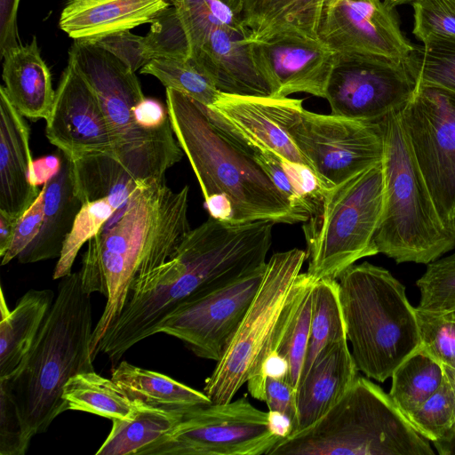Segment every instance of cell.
Wrapping results in <instances>:
<instances>
[{
    "instance_id": "1",
    "label": "cell",
    "mask_w": 455,
    "mask_h": 455,
    "mask_svg": "<svg viewBox=\"0 0 455 455\" xmlns=\"http://www.w3.org/2000/svg\"><path fill=\"white\" fill-rule=\"evenodd\" d=\"M189 188L172 190L164 180L140 184L127 205L113 216L87 243L80 271L84 290L106 299L93 327L91 355L125 306L131 288L142 275L166 262L191 229Z\"/></svg>"
},
{
    "instance_id": "2",
    "label": "cell",
    "mask_w": 455,
    "mask_h": 455,
    "mask_svg": "<svg viewBox=\"0 0 455 455\" xmlns=\"http://www.w3.org/2000/svg\"><path fill=\"white\" fill-rule=\"evenodd\" d=\"M91 294L80 271L62 277L30 349L8 378L0 379L15 403L27 437L44 433L67 411L63 389L74 375L93 371Z\"/></svg>"
},
{
    "instance_id": "3",
    "label": "cell",
    "mask_w": 455,
    "mask_h": 455,
    "mask_svg": "<svg viewBox=\"0 0 455 455\" xmlns=\"http://www.w3.org/2000/svg\"><path fill=\"white\" fill-rule=\"evenodd\" d=\"M171 124L200 185L204 198L220 196L234 209L235 223L299 220L267 174L208 116L204 105L166 88Z\"/></svg>"
},
{
    "instance_id": "4",
    "label": "cell",
    "mask_w": 455,
    "mask_h": 455,
    "mask_svg": "<svg viewBox=\"0 0 455 455\" xmlns=\"http://www.w3.org/2000/svg\"><path fill=\"white\" fill-rule=\"evenodd\" d=\"M337 280L356 367L384 382L419 346L416 307L388 270L367 261L353 264Z\"/></svg>"
},
{
    "instance_id": "5",
    "label": "cell",
    "mask_w": 455,
    "mask_h": 455,
    "mask_svg": "<svg viewBox=\"0 0 455 455\" xmlns=\"http://www.w3.org/2000/svg\"><path fill=\"white\" fill-rule=\"evenodd\" d=\"M390 395L357 376L307 428L281 437L267 455H434Z\"/></svg>"
},
{
    "instance_id": "6",
    "label": "cell",
    "mask_w": 455,
    "mask_h": 455,
    "mask_svg": "<svg viewBox=\"0 0 455 455\" xmlns=\"http://www.w3.org/2000/svg\"><path fill=\"white\" fill-rule=\"evenodd\" d=\"M400 109L379 120L383 142L385 196L374 236L379 253L396 263L428 264L455 247L415 161L400 121Z\"/></svg>"
},
{
    "instance_id": "7",
    "label": "cell",
    "mask_w": 455,
    "mask_h": 455,
    "mask_svg": "<svg viewBox=\"0 0 455 455\" xmlns=\"http://www.w3.org/2000/svg\"><path fill=\"white\" fill-rule=\"evenodd\" d=\"M68 61L95 92L117 144L116 159L137 180H164L183 150L172 124L160 130L140 127L133 108L144 100L140 84L116 56L90 41L75 40Z\"/></svg>"
},
{
    "instance_id": "8",
    "label": "cell",
    "mask_w": 455,
    "mask_h": 455,
    "mask_svg": "<svg viewBox=\"0 0 455 455\" xmlns=\"http://www.w3.org/2000/svg\"><path fill=\"white\" fill-rule=\"evenodd\" d=\"M384 196L382 161L330 188L302 223L307 273L317 280L338 279L358 259L378 254L374 236Z\"/></svg>"
},
{
    "instance_id": "9",
    "label": "cell",
    "mask_w": 455,
    "mask_h": 455,
    "mask_svg": "<svg viewBox=\"0 0 455 455\" xmlns=\"http://www.w3.org/2000/svg\"><path fill=\"white\" fill-rule=\"evenodd\" d=\"M306 251L291 249L267 260L263 279L244 317L212 373L204 393L213 403L233 400L267 347L296 288Z\"/></svg>"
},
{
    "instance_id": "10",
    "label": "cell",
    "mask_w": 455,
    "mask_h": 455,
    "mask_svg": "<svg viewBox=\"0 0 455 455\" xmlns=\"http://www.w3.org/2000/svg\"><path fill=\"white\" fill-rule=\"evenodd\" d=\"M280 438L270 430L268 412L243 395L187 410L169 432L138 455H267Z\"/></svg>"
},
{
    "instance_id": "11",
    "label": "cell",
    "mask_w": 455,
    "mask_h": 455,
    "mask_svg": "<svg viewBox=\"0 0 455 455\" xmlns=\"http://www.w3.org/2000/svg\"><path fill=\"white\" fill-rule=\"evenodd\" d=\"M399 114L440 219L455 233V94L417 84Z\"/></svg>"
},
{
    "instance_id": "12",
    "label": "cell",
    "mask_w": 455,
    "mask_h": 455,
    "mask_svg": "<svg viewBox=\"0 0 455 455\" xmlns=\"http://www.w3.org/2000/svg\"><path fill=\"white\" fill-rule=\"evenodd\" d=\"M288 132L328 188L383 159L384 142L378 121L317 114L303 108L288 126Z\"/></svg>"
},
{
    "instance_id": "13",
    "label": "cell",
    "mask_w": 455,
    "mask_h": 455,
    "mask_svg": "<svg viewBox=\"0 0 455 455\" xmlns=\"http://www.w3.org/2000/svg\"><path fill=\"white\" fill-rule=\"evenodd\" d=\"M416 86L405 59L335 52L324 98L331 115L377 122L401 109Z\"/></svg>"
},
{
    "instance_id": "14",
    "label": "cell",
    "mask_w": 455,
    "mask_h": 455,
    "mask_svg": "<svg viewBox=\"0 0 455 455\" xmlns=\"http://www.w3.org/2000/svg\"><path fill=\"white\" fill-rule=\"evenodd\" d=\"M265 269L185 301L158 325L156 333L175 337L196 356L218 362L257 293Z\"/></svg>"
},
{
    "instance_id": "15",
    "label": "cell",
    "mask_w": 455,
    "mask_h": 455,
    "mask_svg": "<svg viewBox=\"0 0 455 455\" xmlns=\"http://www.w3.org/2000/svg\"><path fill=\"white\" fill-rule=\"evenodd\" d=\"M302 103V100L289 97L220 92L213 105L204 108L209 117L247 152L251 148L269 150L311 168L288 132V126L303 108Z\"/></svg>"
},
{
    "instance_id": "16",
    "label": "cell",
    "mask_w": 455,
    "mask_h": 455,
    "mask_svg": "<svg viewBox=\"0 0 455 455\" xmlns=\"http://www.w3.org/2000/svg\"><path fill=\"white\" fill-rule=\"evenodd\" d=\"M45 121L48 140L72 160L90 155L116 157V140L100 100L69 61Z\"/></svg>"
},
{
    "instance_id": "17",
    "label": "cell",
    "mask_w": 455,
    "mask_h": 455,
    "mask_svg": "<svg viewBox=\"0 0 455 455\" xmlns=\"http://www.w3.org/2000/svg\"><path fill=\"white\" fill-rule=\"evenodd\" d=\"M318 38L335 52L406 59L414 46L394 9L381 0H339L325 12Z\"/></svg>"
},
{
    "instance_id": "18",
    "label": "cell",
    "mask_w": 455,
    "mask_h": 455,
    "mask_svg": "<svg viewBox=\"0 0 455 455\" xmlns=\"http://www.w3.org/2000/svg\"><path fill=\"white\" fill-rule=\"evenodd\" d=\"M253 61L272 97L306 92L324 98L335 52L320 39L284 35L251 41Z\"/></svg>"
},
{
    "instance_id": "19",
    "label": "cell",
    "mask_w": 455,
    "mask_h": 455,
    "mask_svg": "<svg viewBox=\"0 0 455 455\" xmlns=\"http://www.w3.org/2000/svg\"><path fill=\"white\" fill-rule=\"evenodd\" d=\"M0 87V212L19 219L40 191L31 182L33 159L29 130Z\"/></svg>"
},
{
    "instance_id": "20",
    "label": "cell",
    "mask_w": 455,
    "mask_h": 455,
    "mask_svg": "<svg viewBox=\"0 0 455 455\" xmlns=\"http://www.w3.org/2000/svg\"><path fill=\"white\" fill-rule=\"evenodd\" d=\"M169 6L165 0H68L59 26L74 40L95 41L152 23Z\"/></svg>"
},
{
    "instance_id": "21",
    "label": "cell",
    "mask_w": 455,
    "mask_h": 455,
    "mask_svg": "<svg viewBox=\"0 0 455 455\" xmlns=\"http://www.w3.org/2000/svg\"><path fill=\"white\" fill-rule=\"evenodd\" d=\"M357 371L347 339L331 346L313 364L297 389V423L291 435L307 428L324 415L353 385Z\"/></svg>"
},
{
    "instance_id": "22",
    "label": "cell",
    "mask_w": 455,
    "mask_h": 455,
    "mask_svg": "<svg viewBox=\"0 0 455 455\" xmlns=\"http://www.w3.org/2000/svg\"><path fill=\"white\" fill-rule=\"evenodd\" d=\"M58 172L44 184V219L35 240L17 257L20 263L59 259L82 202L75 190L72 160L60 152Z\"/></svg>"
},
{
    "instance_id": "23",
    "label": "cell",
    "mask_w": 455,
    "mask_h": 455,
    "mask_svg": "<svg viewBox=\"0 0 455 455\" xmlns=\"http://www.w3.org/2000/svg\"><path fill=\"white\" fill-rule=\"evenodd\" d=\"M2 60L4 87L12 105L24 117L46 120L56 91L36 36L30 43L7 52Z\"/></svg>"
},
{
    "instance_id": "24",
    "label": "cell",
    "mask_w": 455,
    "mask_h": 455,
    "mask_svg": "<svg viewBox=\"0 0 455 455\" xmlns=\"http://www.w3.org/2000/svg\"><path fill=\"white\" fill-rule=\"evenodd\" d=\"M326 4L327 0H243L239 20L250 41L284 35L319 39Z\"/></svg>"
},
{
    "instance_id": "25",
    "label": "cell",
    "mask_w": 455,
    "mask_h": 455,
    "mask_svg": "<svg viewBox=\"0 0 455 455\" xmlns=\"http://www.w3.org/2000/svg\"><path fill=\"white\" fill-rule=\"evenodd\" d=\"M50 289H30L9 310L1 288L0 379L8 378L19 367L54 301Z\"/></svg>"
},
{
    "instance_id": "26",
    "label": "cell",
    "mask_w": 455,
    "mask_h": 455,
    "mask_svg": "<svg viewBox=\"0 0 455 455\" xmlns=\"http://www.w3.org/2000/svg\"><path fill=\"white\" fill-rule=\"evenodd\" d=\"M111 379L132 401L169 410L187 411L212 403L203 392L194 389L172 378L154 371L119 362L113 369Z\"/></svg>"
},
{
    "instance_id": "27",
    "label": "cell",
    "mask_w": 455,
    "mask_h": 455,
    "mask_svg": "<svg viewBox=\"0 0 455 455\" xmlns=\"http://www.w3.org/2000/svg\"><path fill=\"white\" fill-rule=\"evenodd\" d=\"M249 153L287 200L299 222L306 221L330 188L305 164L269 150L251 148Z\"/></svg>"
},
{
    "instance_id": "28",
    "label": "cell",
    "mask_w": 455,
    "mask_h": 455,
    "mask_svg": "<svg viewBox=\"0 0 455 455\" xmlns=\"http://www.w3.org/2000/svg\"><path fill=\"white\" fill-rule=\"evenodd\" d=\"M72 168L75 190L82 204L108 198L116 212L127 205L132 194L146 181L135 180L108 155H90L72 160Z\"/></svg>"
},
{
    "instance_id": "29",
    "label": "cell",
    "mask_w": 455,
    "mask_h": 455,
    "mask_svg": "<svg viewBox=\"0 0 455 455\" xmlns=\"http://www.w3.org/2000/svg\"><path fill=\"white\" fill-rule=\"evenodd\" d=\"M135 414L116 419L111 430L96 455H138L146 446L169 432L186 411H169L138 401Z\"/></svg>"
},
{
    "instance_id": "30",
    "label": "cell",
    "mask_w": 455,
    "mask_h": 455,
    "mask_svg": "<svg viewBox=\"0 0 455 455\" xmlns=\"http://www.w3.org/2000/svg\"><path fill=\"white\" fill-rule=\"evenodd\" d=\"M63 399L67 411H84L110 420L131 418L137 410V403L112 379L94 370L71 377L64 387Z\"/></svg>"
},
{
    "instance_id": "31",
    "label": "cell",
    "mask_w": 455,
    "mask_h": 455,
    "mask_svg": "<svg viewBox=\"0 0 455 455\" xmlns=\"http://www.w3.org/2000/svg\"><path fill=\"white\" fill-rule=\"evenodd\" d=\"M347 339L337 279L315 282L312 292L309 338L300 381L316 360L333 344Z\"/></svg>"
},
{
    "instance_id": "32",
    "label": "cell",
    "mask_w": 455,
    "mask_h": 455,
    "mask_svg": "<svg viewBox=\"0 0 455 455\" xmlns=\"http://www.w3.org/2000/svg\"><path fill=\"white\" fill-rule=\"evenodd\" d=\"M391 377L389 395L407 417L438 390L445 372L443 364L419 345L397 366Z\"/></svg>"
},
{
    "instance_id": "33",
    "label": "cell",
    "mask_w": 455,
    "mask_h": 455,
    "mask_svg": "<svg viewBox=\"0 0 455 455\" xmlns=\"http://www.w3.org/2000/svg\"><path fill=\"white\" fill-rule=\"evenodd\" d=\"M405 61L417 84L455 94V38H429L414 47Z\"/></svg>"
},
{
    "instance_id": "34",
    "label": "cell",
    "mask_w": 455,
    "mask_h": 455,
    "mask_svg": "<svg viewBox=\"0 0 455 455\" xmlns=\"http://www.w3.org/2000/svg\"><path fill=\"white\" fill-rule=\"evenodd\" d=\"M140 72L156 77L165 88L176 90L206 108L213 105L220 94L211 78L189 60L156 59Z\"/></svg>"
},
{
    "instance_id": "35",
    "label": "cell",
    "mask_w": 455,
    "mask_h": 455,
    "mask_svg": "<svg viewBox=\"0 0 455 455\" xmlns=\"http://www.w3.org/2000/svg\"><path fill=\"white\" fill-rule=\"evenodd\" d=\"M116 212L108 198L82 204L54 267V280L72 273V267L82 246L103 228Z\"/></svg>"
},
{
    "instance_id": "36",
    "label": "cell",
    "mask_w": 455,
    "mask_h": 455,
    "mask_svg": "<svg viewBox=\"0 0 455 455\" xmlns=\"http://www.w3.org/2000/svg\"><path fill=\"white\" fill-rule=\"evenodd\" d=\"M149 61L156 59L188 60L191 45L187 29L173 6L162 12L144 36Z\"/></svg>"
},
{
    "instance_id": "37",
    "label": "cell",
    "mask_w": 455,
    "mask_h": 455,
    "mask_svg": "<svg viewBox=\"0 0 455 455\" xmlns=\"http://www.w3.org/2000/svg\"><path fill=\"white\" fill-rule=\"evenodd\" d=\"M417 281L420 291L418 309L438 315L455 312V253L427 264Z\"/></svg>"
},
{
    "instance_id": "38",
    "label": "cell",
    "mask_w": 455,
    "mask_h": 455,
    "mask_svg": "<svg viewBox=\"0 0 455 455\" xmlns=\"http://www.w3.org/2000/svg\"><path fill=\"white\" fill-rule=\"evenodd\" d=\"M406 418L419 435L433 443L455 427V392L446 376L438 390Z\"/></svg>"
},
{
    "instance_id": "39",
    "label": "cell",
    "mask_w": 455,
    "mask_h": 455,
    "mask_svg": "<svg viewBox=\"0 0 455 455\" xmlns=\"http://www.w3.org/2000/svg\"><path fill=\"white\" fill-rule=\"evenodd\" d=\"M176 8L189 37L190 45L213 24L243 26L234 12L220 0H165Z\"/></svg>"
},
{
    "instance_id": "40",
    "label": "cell",
    "mask_w": 455,
    "mask_h": 455,
    "mask_svg": "<svg viewBox=\"0 0 455 455\" xmlns=\"http://www.w3.org/2000/svg\"><path fill=\"white\" fill-rule=\"evenodd\" d=\"M419 345L443 366L455 369V319L416 307Z\"/></svg>"
},
{
    "instance_id": "41",
    "label": "cell",
    "mask_w": 455,
    "mask_h": 455,
    "mask_svg": "<svg viewBox=\"0 0 455 455\" xmlns=\"http://www.w3.org/2000/svg\"><path fill=\"white\" fill-rule=\"evenodd\" d=\"M412 6L413 34L419 40L455 38V0H416Z\"/></svg>"
},
{
    "instance_id": "42",
    "label": "cell",
    "mask_w": 455,
    "mask_h": 455,
    "mask_svg": "<svg viewBox=\"0 0 455 455\" xmlns=\"http://www.w3.org/2000/svg\"><path fill=\"white\" fill-rule=\"evenodd\" d=\"M29 443L15 403L0 387V454L24 455Z\"/></svg>"
},
{
    "instance_id": "43",
    "label": "cell",
    "mask_w": 455,
    "mask_h": 455,
    "mask_svg": "<svg viewBox=\"0 0 455 455\" xmlns=\"http://www.w3.org/2000/svg\"><path fill=\"white\" fill-rule=\"evenodd\" d=\"M90 42L116 56L132 72L141 69L149 62L144 36L134 35L130 30L116 32Z\"/></svg>"
},
{
    "instance_id": "44",
    "label": "cell",
    "mask_w": 455,
    "mask_h": 455,
    "mask_svg": "<svg viewBox=\"0 0 455 455\" xmlns=\"http://www.w3.org/2000/svg\"><path fill=\"white\" fill-rule=\"evenodd\" d=\"M44 188L33 204L18 219L12 242L1 259L4 266L17 258L36 237L44 219Z\"/></svg>"
},
{
    "instance_id": "45",
    "label": "cell",
    "mask_w": 455,
    "mask_h": 455,
    "mask_svg": "<svg viewBox=\"0 0 455 455\" xmlns=\"http://www.w3.org/2000/svg\"><path fill=\"white\" fill-rule=\"evenodd\" d=\"M265 403L268 411H279L289 417L292 422L293 431L297 423L298 409L297 391L292 385L285 379L267 377L265 386Z\"/></svg>"
},
{
    "instance_id": "46",
    "label": "cell",
    "mask_w": 455,
    "mask_h": 455,
    "mask_svg": "<svg viewBox=\"0 0 455 455\" xmlns=\"http://www.w3.org/2000/svg\"><path fill=\"white\" fill-rule=\"evenodd\" d=\"M20 0H0V56L20 44L17 28V12Z\"/></svg>"
},
{
    "instance_id": "47",
    "label": "cell",
    "mask_w": 455,
    "mask_h": 455,
    "mask_svg": "<svg viewBox=\"0 0 455 455\" xmlns=\"http://www.w3.org/2000/svg\"><path fill=\"white\" fill-rule=\"evenodd\" d=\"M136 124L146 130H160L171 125L167 107L151 98H144L134 108Z\"/></svg>"
},
{
    "instance_id": "48",
    "label": "cell",
    "mask_w": 455,
    "mask_h": 455,
    "mask_svg": "<svg viewBox=\"0 0 455 455\" xmlns=\"http://www.w3.org/2000/svg\"><path fill=\"white\" fill-rule=\"evenodd\" d=\"M61 164L60 154L40 158L33 162L31 182L37 186L44 184L55 175L60 170Z\"/></svg>"
},
{
    "instance_id": "49",
    "label": "cell",
    "mask_w": 455,
    "mask_h": 455,
    "mask_svg": "<svg viewBox=\"0 0 455 455\" xmlns=\"http://www.w3.org/2000/svg\"><path fill=\"white\" fill-rule=\"evenodd\" d=\"M18 219L0 212V256L3 257L7 251L14 235Z\"/></svg>"
},
{
    "instance_id": "50",
    "label": "cell",
    "mask_w": 455,
    "mask_h": 455,
    "mask_svg": "<svg viewBox=\"0 0 455 455\" xmlns=\"http://www.w3.org/2000/svg\"><path fill=\"white\" fill-rule=\"evenodd\" d=\"M269 427L273 434L279 437H286L292 431V422L286 415L275 411H268Z\"/></svg>"
},
{
    "instance_id": "51",
    "label": "cell",
    "mask_w": 455,
    "mask_h": 455,
    "mask_svg": "<svg viewBox=\"0 0 455 455\" xmlns=\"http://www.w3.org/2000/svg\"><path fill=\"white\" fill-rule=\"evenodd\" d=\"M441 455H455V427L445 436L433 443Z\"/></svg>"
},
{
    "instance_id": "52",
    "label": "cell",
    "mask_w": 455,
    "mask_h": 455,
    "mask_svg": "<svg viewBox=\"0 0 455 455\" xmlns=\"http://www.w3.org/2000/svg\"><path fill=\"white\" fill-rule=\"evenodd\" d=\"M220 1L223 4H225L227 6H228L239 19L241 12L243 11V0H220Z\"/></svg>"
},
{
    "instance_id": "53",
    "label": "cell",
    "mask_w": 455,
    "mask_h": 455,
    "mask_svg": "<svg viewBox=\"0 0 455 455\" xmlns=\"http://www.w3.org/2000/svg\"><path fill=\"white\" fill-rule=\"evenodd\" d=\"M443 369H444L445 376H446L447 379L449 380V382L451 383V385L455 392V369L447 367V366H443Z\"/></svg>"
},
{
    "instance_id": "54",
    "label": "cell",
    "mask_w": 455,
    "mask_h": 455,
    "mask_svg": "<svg viewBox=\"0 0 455 455\" xmlns=\"http://www.w3.org/2000/svg\"><path fill=\"white\" fill-rule=\"evenodd\" d=\"M416 0H384V3L390 8H395L397 5L413 3Z\"/></svg>"
},
{
    "instance_id": "55",
    "label": "cell",
    "mask_w": 455,
    "mask_h": 455,
    "mask_svg": "<svg viewBox=\"0 0 455 455\" xmlns=\"http://www.w3.org/2000/svg\"><path fill=\"white\" fill-rule=\"evenodd\" d=\"M448 316L451 317L452 319H455V312L447 314Z\"/></svg>"
}]
</instances>
